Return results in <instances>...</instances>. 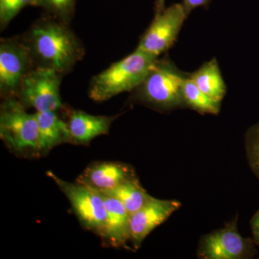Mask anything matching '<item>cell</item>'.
I'll use <instances>...</instances> for the list:
<instances>
[{"instance_id": "1", "label": "cell", "mask_w": 259, "mask_h": 259, "mask_svg": "<svg viewBox=\"0 0 259 259\" xmlns=\"http://www.w3.org/2000/svg\"><path fill=\"white\" fill-rule=\"evenodd\" d=\"M67 25L51 16L40 18L22 36L35 67L65 75L83 59V45Z\"/></svg>"}, {"instance_id": "2", "label": "cell", "mask_w": 259, "mask_h": 259, "mask_svg": "<svg viewBox=\"0 0 259 259\" xmlns=\"http://www.w3.org/2000/svg\"><path fill=\"white\" fill-rule=\"evenodd\" d=\"M158 58L136 49L134 52L94 76L89 96L95 102H104L126 92L134 91L144 81Z\"/></svg>"}, {"instance_id": "3", "label": "cell", "mask_w": 259, "mask_h": 259, "mask_svg": "<svg viewBox=\"0 0 259 259\" xmlns=\"http://www.w3.org/2000/svg\"><path fill=\"white\" fill-rule=\"evenodd\" d=\"M187 75L169 59H156L135 96L145 105L159 111L185 107L182 88Z\"/></svg>"}, {"instance_id": "4", "label": "cell", "mask_w": 259, "mask_h": 259, "mask_svg": "<svg viewBox=\"0 0 259 259\" xmlns=\"http://www.w3.org/2000/svg\"><path fill=\"white\" fill-rule=\"evenodd\" d=\"M0 137L15 153H41L36 114L27 112L16 97H6L1 105Z\"/></svg>"}, {"instance_id": "5", "label": "cell", "mask_w": 259, "mask_h": 259, "mask_svg": "<svg viewBox=\"0 0 259 259\" xmlns=\"http://www.w3.org/2000/svg\"><path fill=\"white\" fill-rule=\"evenodd\" d=\"M64 75L55 70L34 67L22 80L16 96L36 112L56 111L62 107L60 93Z\"/></svg>"}, {"instance_id": "6", "label": "cell", "mask_w": 259, "mask_h": 259, "mask_svg": "<svg viewBox=\"0 0 259 259\" xmlns=\"http://www.w3.org/2000/svg\"><path fill=\"white\" fill-rule=\"evenodd\" d=\"M48 176L54 181L69 199L82 226L100 235L107 217L106 207L101 192L80 182H66L51 171L48 172Z\"/></svg>"}, {"instance_id": "7", "label": "cell", "mask_w": 259, "mask_h": 259, "mask_svg": "<svg viewBox=\"0 0 259 259\" xmlns=\"http://www.w3.org/2000/svg\"><path fill=\"white\" fill-rule=\"evenodd\" d=\"M238 218L226 226L205 235L199 243V258L204 259H247L257 254L253 239L240 234Z\"/></svg>"}, {"instance_id": "8", "label": "cell", "mask_w": 259, "mask_h": 259, "mask_svg": "<svg viewBox=\"0 0 259 259\" xmlns=\"http://www.w3.org/2000/svg\"><path fill=\"white\" fill-rule=\"evenodd\" d=\"M35 67L22 37L0 41V92L4 98L15 97L23 78Z\"/></svg>"}, {"instance_id": "9", "label": "cell", "mask_w": 259, "mask_h": 259, "mask_svg": "<svg viewBox=\"0 0 259 259\" xmlns=\"http://www.w3.org/2000/svg\"><path fill=\"white\" fill-rule=\"evenodd\" d=\"M187 17L183 5L180 3L156 13L152 23L141 37L137 49L158 58L176 41Z\"/></svg>"}, {"instance_id": "10", "label": "cell", "mask_w": 259, "mask_h": 259, "mask_svg": "<svg viewBox=\"0 0 259 259\" xmlns=\"http://www.w3.org/2000/svg\"><path fill=\"white\" fill-rule=\"evenodd\" d=\"M182 203L177 200L151 197L137 212L130 218L131 241L138 249L143 241L158 226L165 222Z\"/></svg>"}, {"instance_id": "11", "label": "cell", "mask_w": 259, "mask_h": 259, "mask_svg": "<svg viewBox=\"0 0 259 259\" xmlns=\"http://www.w3.org/2000/svg\"><path fill=\"white\" fill-rule=\"evenodd\" d=\"M134 177H136L134 170L125 163L99 162L89 166L77 182L100 192H106Z\"/></svg>"}, {"instance_id": "12", "label": "cell", "mask_w": 259, "mask_h": 259, "mask_svg": "<svg viewBox=\"0 0 259 259\" xmlns=\"http://www.w3.org/2000/svg\"><path fill=\"white\" fill-rule=\"evenodd\" d=\"M101 193L105 200L107 217L100 236L112 246L125 247L131 241V215L117 199Z\"/></svg>"}, {"instance_id": "13", "label": "cell", "mask_w": 259, "mask_h": 259, "mask_svg": "<svg viewBox=\"0 0 259 259\" xmlns=\"http://www.w3.org/2000/svg\"><path fill=\"white\" fill-rule=\"evenodd\" d=\"M115 117L93 115L81 110H73L70 112L67 122L71 141L77 144H88L95 138L108 134Z\"/></svg>"}, {"instance_id": "14", "label": "cell", "mask_w": 259, "mask_h": 259, "mask_svg": "<svg viewBox=\"0 0 259 259\" xmlns=\"http://www.w3.org/2000/svg\"><path fill=\"white\" fill-rule=\"evenodd\" d=\"M40 134V151L47 153L59 145L71 141L67 122L56 111L36 112Z\"/></svg>"}, {"instance_id": "15", "label": "cell", "mask_w": 259, "mask_h": 259, "mask_svg": "<svg viewBox=\"0 0 259 259\" xmlns=\"http://www.w3.org/2000/svg\"><path fill=\"white\" fill-rule=\"evenodd\" d=\"M189 76L201 91L221 103L226 94V85L215 59L205 63Z\"/></svg>"}, {"instance_id": "16", "label": "cell", "mask_w": 259, "mask_h": 259, "mask_svg": "<svg viewBox=\"0 0 259 259\" xmlns=\"http://www.w3.org/2000/svg\"><path fill=\"white\" fill-rule=\"evenodd\" d=\"M101 192L117 199L130 215L137 212L152 197L145 190L136 177L128 179L112 190Z\"/></svg>"}, {"instance_id": "17", "label": "cell", "mask_w": 259, "mask_h": 259, "mask_svg": "<svg viewBox=\"0 0 259 259\" xmlns=\"http://www.w3.org/2000/svg\"><path fill=\"white\" fill-rule=\"evenodd\" d=\"M182 94L186 107H190L200 114L218 115L219 113L221 103L214 101L201 91L191 79L189 74L184 82Z\"/></svg>"}, {"instance_id": "18", "label": "cell", "mask_w": 259, "mask_h": 259, "mask_svg": "<svg viewBox=\"0 0 259 259\" xmlns=\"http://www.w3.org/2000/svg\"><path fill=\"white\" fill-rule=\"evenodd\" d=\"M76 0H35V6L42 8L52 18L68 24L74 15Z\"/></svg>"}, {"instance_id": "19", "label": "cell", "mask_w": 259, "mask_h": 259, "mask_svg": "<svg viewBox=\"0 0 259 259\" xmlns=\"http://www.w3.org/2000/svg\"><path fill=\"white\" fill-rule=\"evenodd\" d=\"M245 146L248 165L259 180V122L252 125L247 131Z\"/></svg>"}, {"instance_id": "20", "label": "cell", "mask_w": 259, "mask_h": 259, "mask_svg": "<svg viewBox=\"0 0 259 259\" xmlns=\"http://www.w3.org/2000/svg\"><path fill=\"white\" fill-rule=\"evenodd\" d=\"M35 0H0V28L4 30L28 6H35Z\"/></svg>"}, {"instance_id": "21", "label": "cell", "mask_w": 259, "mask_h": 259, "mask_svg": "<svg viewBox=\"0 0 259 259\" xmlns=\"http://www.w3.org/2000/svg\"><path fill=\"white\" fill-rule=\"evenodd\" d=\"M211 0H183L184 8L187 15L190 14L192 10L199 7H205L208 5Z\"/></svg>"}, {"instance_id": "22", "label": "cell", "mask_w": 259, "mask_h": 259, "mask_svg": "<svg viewBox=\"0 0 259 259\" xmlns=\"http://www.w3.org/2000/svg\"><path fill=\"white\" fill-rule=\"evenodd\" d=\"M250 228L253 235V241L255 245H259V209L250 220Z\"/></svg>"}, {"instance_id": "23", "label": "cell", "mask_w": 259, "mask_h": 259, "mask_svg": "<svg viewBox=\"0 0 259 259\" xmlns=\"http://www.w3.org/2000/svg\"><path fill=\"white\" fill-rule=\"evenodd\" d=\"M165 9V0H156V13H161Z\"/></svg>"}]
</instances>
